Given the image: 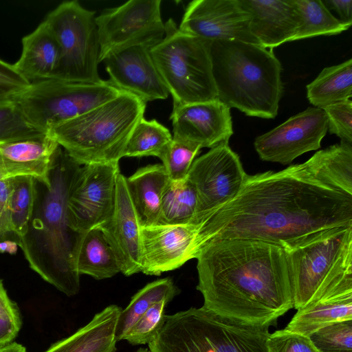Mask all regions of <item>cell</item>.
<instances>
[{"label":"cell","instance_id":"obj_1","mask_svg":"<svg viewBox=\"0 0 352 352\" xmlns=\"http://www.w3.org/2000/svg\"><path fill=\"white\" fill-rule=\"evenodd\" d=\"M199 221L202 248L219 241L251 239L286 250L324 231L352 227V195L324 182L305 162L248 175L232 200Z\"/></svg>","mask_w":352,"mask_h":352},{"label":"cell","instance_id":"obj_2","mask_svg":"<svg viewBox=\"0 0 352 352\" xmlns=\"http://www.w3.org/2000/svg\"><path fill=\"white\" fill-rule=\"evenodd\" d=\"M199 290L206 309L261 327H270L294 307L286 252L251 239L204 246L197 257Z\"/></svg>","mask_w":352,"mask_h":352},{"label":"cell","instance_id":"obj_3","mask_svg":"<svg viewBox=\"0 0 352 352\" xmlns=\"http://www.w3.org/2000/svg\"><path fill=\"white\" fill-rule=\"evenodd\" d=\"M80 167L58 146L51 164L50 185L36 180L31 219L17 241L30 267L68 296L80 290V275L74 259L81 234L70 226L67 201Z\"/></svg>","mask_w":352,"mask_h":352},{"label":"cell","instance_id":"obj_4","mask_svg":"<svg viewBox=\"0 0 352 352\" xmlns=\"http://www.w3.org/2000/svg\"><path fill=\"white\" fill-rule=\"evenodd\" d=\"M217 98L245 115L274 118L283 94L282 67L272 49L237 40L211 41Z\"/></svg>","mask_w":352,"mask_h":352},{"label":"cell","instance_id":"obj_5","mask_svg":"<svg viewBox=\"0 0 352 352\" xmlns=\"http://www.w3.org/2000/svg\"><path fill=\"white\" fill-rule=\"evenodd\" d=\"M146 104L123 91L47 134L80 166L119 163L133 130L144 118Z\"/></svg>","mask_w":352,"mask_h":352},{"label":"cell","instance_id":"obj_6","mask_svg":"<svg viewBox=\"0 0 352 352\" xmlns=\"http://www.w3.org/2000/svg\"><path fill=\"white\" fill-rule=\"evenodd\" d=\"M270 327H261L191 307L165 315L150 352H267Z\"/></svg>","mask_w":352,"mask_h":352},{"label":"cell","instance_id":"obj_7","mask_svg":"<svg viewBox=\"0 0 352 352\" xmlns=\"http://www.w3.org/2000/svg\"><path fill=\"white\" fill-rule=\"evenodd\" d=\"M164 25V37L150 52L173 106L218 100L211 41L181 31L172 19Z\"/></svg>","mask_w":352,"mask_h":352},{"label":"cell","instance_id":"obj_8","mask_svg":"<svg viewBox=\"0 0 352 352\" xmlns=\"http://www.w3.org/2000/svg\"><path fill=\"white\" fill-rule=\"evenodd\" d=\"M122 92L109 80L91 83L52 78L31 83L12 99L32 126L47 133Z\"/></svg>","mask_w":352,"mask_h":352},{"label":"cell","instance_id":"obj_9","mask_svg":"<svg viewBox=\"0 0 352 352\" xmlns=\"http://www.w3.org/2000/svg\"><path fill=\"white\" fill-rule=\"evenodd\" d=\"M96 12L76 0L63 1L44 21L55 37L59 58L52 78L72 82H99L100 46Z\"/></svg>","mask_w":352,"mask_h":352},{"label":"cell","instance_id":"obj_10","mask_svg":"<svg viewBox=\"0 0 352 352\" xmlns=\"http://www.w3.org/2000/svg\"><path fill=\"white\" fill-rule=\"evenodd\" d=\"M285 250L294 307L298 309L324 283L352 267V227L324 231Z\"/></svg>","mask_w":352,"mask_h":352},{"label":"cell","instance_id":"obj_11","mask_svg":"<svg viewBox=\"0 0 352 352\" xmlns=\"http://www.w3.org/2000/svg\"><path fill=\"white\" fill-rule=\"evenodd\" d=\"M160 0H130L104 10L96 17L100 52L99 61L133 46L151 48L165 35Z\"/></svg>","mask_w":352,"mask_h":352},{"label":"cell","instance_id":"obj_12","mask_svg":"<svg viewBox=\"0 0 352 352\" xmlns=\"http://www.w3.org/2000/svg\"><path fill=\"white\" fill-rule=\"evenodd\" d=\"M119 163L81 166L67 201L71 228L82 234L98 228L111 217L115 205Z\"/></svg>","mask_w":352,"mask_h":352},{"label":"cell","instance_id":"obj_13","mask_svg":"<svg viewBox=\"0 0 352 352\" xmlns=\"http://www.w3.org/2000/svg\"><path fill=\"white\" fill-rule=\"evenodd\" d=\"M248 174L239 156L223 143L193 161L187 179L195 186L198 202L192 221L232 200L240 191Z\"/></svg>","mask_w":352,"mask_h":352},{"label":"cell","instance_id":"obj_14","mask_svg":"<svg viewBox=\"0 0 352 352\" xmlns=\"http://www.w3.org/2000/svg\"><path fill=\"white\" fill-rule=\"evenodd\" d=\"M327 130L324 110L308 107L258 136L254 145L262 160L288 164L302 154L320 148Z\"/></svg>","mask_w":352,"mask_h":352},{"label":"cell","instance_id":"obj_15","mask_svg":"<svg viewBox=\"0 0 352 352\" xmlns=\"http://www.w3.org/2000/svg\"><path fill=\"white\" fill-rule=\"evenodd\" d=\"M140 272L160 276L196 258L201 250L199 223L142 227Z\"/></svg>","mask_w":352,"mask_h":352},{"label":"cell","instance_id":"obj_16","mask_svg":"<svg viewBox=\"0 0 352 352\" xmlns=\"http://www.w3.org/2000/svg\"><path fill=\"white\" fill-rule=\"evenodd\" d=\"M250 23V14L239 0H194L188 4L178 28L210 41L237 40L258 45Z\"/></svg>","mask_w":352,"mask_h":352},{"label":"cell","instance_id":"obj_17","mask_svg":"<svg viewBox=\"0 0 352 352\" xmlns=\"http://www.w3.org/2000/svg\"><path fill=\"white\" fill-rule=\"evenodd\" d=\"M352 320V267L324 283L297 309L285 329L306 336L329 324Z\"/></svg>","mask_w":352,"mask_h":352},{"label":"cell","instance_id":"obj_18","mask_svg":"<svg viewBox=\"0 0 352 352\" xmlns=\"http://www.w3.org/2000/svg\"><path fill=\"white\" fill-rule=\"evenodd\" d=\"M146 46H133L113 53L102 62L118 89L135 96L146 103L166 99L169 91Z\"/></svg>","mask_w":352,"mask_h":352},{"label":"cell","instance_id":"obj_19","mask_svg":"<svg viewBox=\"0 0 352 352\" xmlns=\"http://www.w3.org/2000/svg\"><path fill=\"white\" fill-rule=\"evenodd\" d=\"M173 138L213 148L233 134L230 109L219 100L173 106Z\"/></svg>","mask_w":352,"mask_h":352},{"label":"cell","instance_id":"obj_20","mask_svg":"<svg viewBox=\"0 0 352 352\" xmlns=\"http://www.w3.org/2000/svg\"><path fill=\"white\" fill-rule=\"evenodd\" d=\"M112 248L120 272L129 276L140 272L142 226L120 173L116 186L115 205L111 218L98 227Z\"/></svg>","mask_w":352,"mask_h":352},{"label":"cell","instance_id":"obj_21","mask_svg":"<svg viewBox=\"0 0 352 352\" xmlns=\"http://www.w3.org/2000/svg\"><path fill=\"white\" fill-rule=\"evenodd\" d=\"M250 16V28L258 45L272 49L292 41L299 15L294 0H239Z\"/></svg>","mask_w":352,"mask_h":352},{"label":"cell","instance_id":"obj_22","mask_svg":"<svg viewBox=\"0 0 352 352\" xmlns=\"http://www.w3.org/2000/svg\"><path fill=\"white\" fill-rule=\"evenodd\" d=\"M58 146L48 134L0 145V169L3 177H31L49 186L51 164Z\"/></svg>","mask_w":352,"mask_h":352},{"label":"cell","instance_id":"obj_23","mask_svg":"<svg viewBox=\"0 0 352 352\" xmlns=\"http://www.w3.org/2000/svg\"><path fill=\"white\" fill-rule=\"evenodd\" d=\"M21 42L20 58L13 64L16 71L30 83L52 79L58 62L59 47L45 21L23 36Z\"/></svg>","mask_w":352,"mask_h":352},{"label":"cell","instance_id":"obj_24","mask_svg":"<svg viewBox=\"0 0 352 352\" xmlns=\"http://www.w3.org/2000/svg\"><path fill=\"white\" fill-rule=\"evenodd\" d=\"M169 180L162 164H149L126 177V186L142 227L159 224L161 201Z\"/></svg>","mask_w":352,"mask_h":352},{"label":"cell","instance_id":"obj_25","mask_svg":"<svg viewBox=\"0 0 352 352\" xmlns=\"http://www.w3.org/2000/svg\"><path fill=\"white\" fill-rule=\"evenodd\" d=\"M121 310L116 305L106 307L84 327L45 352H104L116 348V329Z\"/></svg>","mask_w":352,"mask_h":352},{"label":"cell","instance_id":"obj_26","mask_svg":"<svg viewBox=\"0 0 352 352\" xmlns=\"http://www.w3.org/2000/svg\"><path fill=\"white\" fill-rule=\"evenodd\" d=\"M74 263L80 275L87 274L96 280L109 278L120 272L115 253L99 228L81 234Z\"/></svg>","mask_w":352,"mask_h":352},{"label":"cell","instance_id":"obj_27","mask_svg":"<svg viewBox=\"0 0 352 352\" xmlns=\"http://www.w3.org/2000/svg\"><path fill=\"white\" fill-rule=\"evenodd\" d=\"M321 179L352 195V145L341 142L317 151L306 161Z\"/></svg>","mask_w":352,"mask_h":352},{"label":"cell","instance_id":"obj_28","mask_svg":"<svg viewBox=\"0 0 352 352\" xmlns=\"http://www.w3.org/2000/svg\"><path fill=\"white\" fill-rule=\"evenodd\" d=\"M352 96V60L325 67L307 85V97L314 106L323 109Z\"/></svg>","mask_w":352,"mask_h":352},{"label":"cell","instance_id":"obj_29","mask_svg":"<svg viewBox=\"0 0 352 352\" xmlns=\"http://www.w3.org/2000/svg\"><path fill=\"white\" fill-rule=\"evenodd\" d=\"M179 293L170 278H164L146 285L133 295L126 307L121 310L116 324V339H124L135 322L154 304L171 301Z\"/></svg>","mask_w":352,"mask_h":352},{"label":"cell","instance_id":"obj_30","mask_svg":"<svg viewBox=\"0 0 352 352\" xmlns=\"http://www.w3.org/2000/svg\"><path fill=\"white\" fill-rule=\"evenodd\" d=\"M198 202L195 185L187 179L168 180L162 194L158 225L185 224L196 214Z\"/></svg>","mask_w":352,"mask_h":352},{"label":"cell","instance_id":"obj_31","mask_svg":"<svg viewBox=\"0 0 352 352\" xmlns=\"http://www.w3.org/2000/svg\"><path fill=\"white\" fill-rule=\"evenodd\" d=\"M299 23L293 41L342 33L351 26L335 17L321 0H294Z\"/></svg>","mask_w":352,"mask_h":352},{"label":"cell","instance_id":"obj_32","mask_svg":"<svg viewBox=\"0 0 352 352\" xmlns=\"http://www.w3.org/2000/svg\"><path fill=\"white\" fill-rule=\"evenodd\" d=\"M173 141L169 130L155 120L142 118L127 142L124 157L155 156L161 159Z\"/></svg>","mask_w":352,"mask_h":352},{"label":"cell","instance_id":"obj_33","mask_svg":"<svg viewBox=\"0 0 352 352\" xmlns=\"http://www.w3.org/2000/svg\"><path fill=\"white\" fill-rule=\"evenodd\" d=\"M10 179V221L12 231L19 239L25 234L31 219L36 197V179L25 176Z\"/></svg>","mask_w":352,"mask_h":352},{"label":"cell","instance_id":"obj_34","mask_svg":"<svg viewBox=\"0 0 352 352\" xmlns=\"http://www.w3.org/2000/svg\"><path fill=\"white\" fill-rule=\"evenodd\" d=\"M46 134L28 121L12 98L0 100V145Z\"/></svg>","mask_w":352,"mask_h":352},{"label":"cell","instance_id":"obj_35","mask_svg":"<svg viewBox=\"0 0 352 352\" xmlns=\"http://www.w3.org/2000/svg\"><path fill=\"white\" fill-rule=\"evenodd\" d=\"M309 338L318 352H352V320L326 325Z\"/></svg>","mask_w":352,"mask_h":352},{"label":"cell","instance_id":"obj_36","mask_svg":"<svg viewBox=\"0 0 352 352\" xmlns=\"http://www.w3.org/2000/svg\"><path fill=\"white\" fill-rule=\"evenodd\" d=\"M201 148L198 145L173 138L170 146L160 159L169 179H185Z\"/></svg>","mask_w":352,"mask_h":352},{"label":"cell","instance_id":"obj_37","mask_svg":"<svg viewBox=\"0 0 352 352\" xmlns=\"http://www.w3.org/2000/svg\"><path fill=\"white\" fill-rule=\"evenodd\" d=\"M169 301L153 305L131 327L124 340L133 345L148 344L157 336L164 320V308Z\"/></svg>","mask_w":352,"mask_h":352},{"label":"cell","instance_id":"obj_38","mask_svg":"<svg viewBox=\"0 0 352 352\" xmlns=\"http://www.w3.org/2000/svg\"><path fill=\"white\" fill-rule=\"evenodd\" d=\"M322 109L327 117L329 133L352 145V101L342 100Z\"/></svg>","mask_w":352,"mask_h":352},{"label":"cell","instance_id":"obj_39","mask_svg":"<svg viewBox=\"0 0 352 352\" xmlns=\"http://www.w3.org/2000/svg\"><path fill=\"white\" fill-rule=\"evenodd\" d=\"M267 352H318L308 336L285 329L270 333Z\"/></svg>","mask_w":352,"mask_h":352},{"label":"cell","instance_id":"obj_40","mask_svg":"<svg viewBox=\"0 0 352 352\" xmlns=\"http://www.w3.org/2000/svg\"><path fill=\"white\" fill-rule=\"evenodd\" d=\"M30 84L13 65L0 59V100L10 99L20 94Z\"/></svg>","mask_w":352,"mask_h":352},{"label":"cell","instance_id":"obj_41","mask_svg":"<svg viewBox=\"0 0 352 352\" xmlns=\"http://www.w3.org/2000/svg\"><path fill=\"white\" fill-rule=\"evenodd\" d=\"M11 179L4 178L0 169V241L12 239L17 243L18 237L12 232L10 221Z\"/></svg>","mask_w":352,"mask_h":352},{"label":"cell","instance_id":"obj_42","mask_svg":"<svg viewBox=\"0 0 352 352\" xmlns=\"http://www.w3.org/2000/svg\"><path fill=\"white\" fill-rule=\"evenodd\" d=\"M0 318L22 324L21 313L17 304L11 300L0 278Z\"/></svg>","mask_w":352,"mask_h":352},{"label":"cell","instance_id":"obj_43","mask_svg":"<svg viewBox=\"0 0 352 352\" xmlns=\"http://www.w3.org/2000/svg\"><path fill=\"white\" fill-rule=\"evenodd\" d=\"M329 10H334L339 16V20L349 26L352 24L351 0H321Z\"/></svg>","mask_w":352,"mask_h":352},{"label":"cell","instance_id":"obj_44","mask_svg":"<svg viewBox=\"0 0 352 352\" xmlns=\"http://www.w3.org/2000/svg\"><path fill=\"white\" fill-rule=\"evenodd\" d=\"M22 324L0 318V349L14 342Z\"/></svg>","mask_w":352,"mask_h":352},{"label":"cell","instance_id":"obj_45","mask_svg":"<svg viewBox=\"0 0 352 352\" xmlns=\"http://www.w3.org/2000/svg\"><path fill=\"white\" fill-rule=\"evenodd\" d=\"M19 245L17 243L12 239H5L0 241V253H8L14 254L18 250Z\"/></svg>","mask_w":352,"mask_h":352},{"label":"cell","instance_id":"obj_46","mask_svg":"<svg viewBox=\"0 0 352 352\" xmlns=\"http://www.w3.org/2000/svg\"><path fill=\"white\" fill-rule=\"evenodd\" d=\"M0 352H27V350L22 344L13 342L8 346L1 349Z\"/></svg>","mask_w":352,"mask_h":352},{"label":"cell","instance_id":"obj_47","mask_svg":"<svg viewBox=\"0 0 352 352\" xmlns=\"http://www.w3.org/2000/svg\"><path fill=\"white\" fill-rule=\"evenodd\" d=\"M136 352H150V351L148 349L140 348Z\"/></svg>","mask_w":352,"mask_h":352},{"label":"cell","instance_id":"obj_48","mask_svg":"<svg viewBox=\"0 0 352 352\" xmlns=\"http://www.w3.org/2000/svg\"><path fill=\"white\" fill-rule=\"evenodd\" d=\"M116 348H115V349H111L107 350V351H104V352H115V351H116Z\"/></svg>","mask_w":352,"mask_h":352}]
</instances>
